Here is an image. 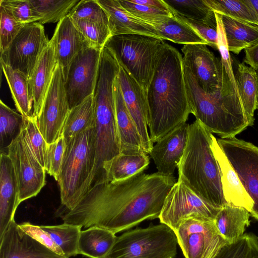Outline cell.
<instances>
[{
	"instance_id": "6da1fadb",
	"label": "cell",
	"mask_w": 258,
	"mask_h": 258,
	"mask_svg": "<svg viewBox=\"0 0 258 258\" xmlns=\"http://www.w3.org/2000/svg\"><path fill=\"white\" fill-rule=\"evenodd\" d=\"M173 176L139 173L92 185L71 210L57 213L63 223L98 227L114 234L146 220L159 218L165 198L176 182Z\"/></svg>"
},
{
	"instance_id": "7a4b0ae2",
	"label": "cell",
	"mask_w": 258,
	"mask_h": 258,
	"mask_svg": "<svg viewBox=\"0 0 258 258\" xmlns=\"http://www.w3.org/2000/svg\"><path fill=\"white\" fill-rule=\"evenodd\" d=\"M218 50L223 66V82L216 91L206 93L183 63L186 90L192 113L210 133L220 138L235 137L248 126L223 35L218 38Z\"/></svg>"
},
{
	"instance_id": "3957f363",
	"label": "cell",
	"mask_w": 258,
	"mask_h": 258,
	"mask_svg": "<svg viewBox=\"0 0 258 258\" xmlns=\"http://www.w3.org/2000/svg\"><path fill=\"white\" fill-rule=\"evenodd\" d=\"M148 126L153 143L185 123L191 110L187 95L182 56L173 46L162 45L146 90Z\"/></svg>"
},
{
	"instance_id": "277c9868",
	"label": "cell",
	"mask_w": 258,
	"mask_h": 258,
	"mask_svg": "<svg viewBox=\"0 0 258 258\" xmlns=\"http://www.w3.org/2000/svg\"><path fill=\"white\" fill-rule=\"evenodd\" d=\"M212 134L197 120L189 125L186 145L177 167V180L208 204L221 209L227 203L211 147Z\"/></svg>"
},
{
	"instance_id": "5b68a950",
	"label": "cell",
	"mask_w": 258,
	"mask_h": 258,
	"mask_svg": "<svg viewBox=\"0 0 258 258\" xmlns=\"http://www.w3.org/2000/svg\"><path fill=\"white\" fill-rule=\"evenodd\" d=\"M118 72V68L112 64L102 63L100 66L93 98L95 162L91 186L106 182L104 163L121 153L114 93V81Z\"/></svg>"
},
{
	"instance_id": "8992f818",
	"label": "cell",
	"mask_w": 258,
	"mask_h": 258,
	"mask_svg": "<svg viewBox=\"0 0 258 258\" xmlns=\"http://www.w3.org/2000/svg\"><path fill=\"white\" fill-rule=\"evenodd\" d=\"M95 162L94 127L66 143L57 180L63 210L73 209L90 188Z\"/></svg>"
},
{
	"instance_id": "52a82bcc",
	"label": "cell",
	"mask_w": 258,
	"mask_h": 258,
	"mask_svg": "<svg viewBox=\"0 0 258 258\" xmlns=\"http://www.w3.org/2000/svg\"><path fill=\"white\" fill-rule=\"evenodd\" d=\"M164 43L153 36L125 34L110 36L104 47L146 91Z\"/></svg>"
},
{
	"instance_id": "ba28073f",
	"label": "cell",
	"mask_w": 258,
	"mask_h": 258,
	"mask_svg": "<svg viewBox=\"0 0 258 258\" xmlns=\"http://www.w3.org/2000/svg\"><path fill=\"white\" fill-rule=\"evenodd\" d=\"M177 244L175 232L169 226L150 225L117 236L107 258H174Z\"/></svg>"
},
{
	"instance_id": "9c48e42d",
	"label": "cell",
	"mask_w": 258,
	"mask_h": 258,
	"mask_svg": "<svg viewBox=\"0 0 258 258\" xmlns=\"http://www.w3.org/2000/svg\"><path fill=\"white\" fill-rule=\"evenodd\" d=\"M220 210L204 201L177 180L165 198L159 219L161 223L175 232L183 220L191 217L214 222Z\"/></svg>"
},
{
	"instance_id": "30bf717a",
	"label": "cell",
	"mask_w": 258,
	"mask_h": 258,
	"mask_svg": "<svg viewBox=\"0 0 258 258\" xmlns=\"http://www.w3.org/2000/svg\"><path fill=\"white\" fill-rule=\"evenodd\" d=\"M49 42L42 24H26L1 53L0 61L22 72L29 79Z\"/></svg>"
},
{
	"instance_id": "8fae6325",
	"label": "cell",
	"mask_w": 258,
	"mask_h": 258,
	"mask_svg": "<svg viewBox=\"0 0 258 258\" xmlns=\"http://www.w3.org/2000/svg\"><path fill=\"white\" fill-rule=\"evenodd\" d=\"M175 233L185 258H214L228 243L214 222L201 218L183 220Z\"/></svg>"
},
{
	"instance_id": "7c38bea8",
	"label": "cell",
	"mask_w": 258,
	"mask_h": 258,
	"mask_svg": "<svg viewBox=\"0 0 258 258\" xmlns=\"http://www.w3.org/2000/svg\"><path fill=\"white\" fill-rule=\"evenodd\" d=\"M102 49L89 47L79 52L70 63L64 88L70 109L94 95Z\"/></svg>"
},
{
	"instance_id": "4fadbf2b",
	"label": "cell",
	"mask_w": 258,
	"mask_h": 258,
	"mask_svg": "<svg viewBox=\"0 0 258 258\" xmlns=\"http://www.w3.org/2000/svg\"><path fill=\"white\" fill-rule=\"evenodd\" d=\"M217 140L253 201L249 213L258 221V147L235 137Z\"/></svg>"
},
{
	"instance_id": "5bb4252c",
	"label": "cell",
	"mask_w": 258,
	"mask_h": 258,
	"mask_svg": "<svg viewBox=\"0 0 258 258\" xmlns=\"http://www.w3.org/2000/svg\"><path fill=\"white\" fill-rule=\"evenodd\" d=\"M17 179L19 202L36 196L45 184V172L25 141L22 133L7 148Z\"/></svg>"
},
{
	"instance_id": "9a60e30c",
	"label": "cell",
	"mask_w": 258,
	"mask_h": 258,
	"mask_svg": "<svg viewBox=\"0 0 258 258\" xmlns=\"http://www.w3.org/2000/svg\"><path fill=\"white\" fill-rule=\"evenodd\" d=\"M64 85L62 71L57 63L41 112L36 118L38 128L47 144L54 142L62 136L70 110Z\"/></svg>"
},
{
	"instance_id": "2e32d148",
	"label": "cell",
	"mask_w": 258,
	"mask_h": 258,
	"mask_svg": "<svg viewBox=\"0 0 258 258\" xmlns=\"http://www.w3.org/2000/svg\"><path fill=\"white\" fill-rule=\"evenodd\" d=\"M181 51L183 63L206 93H212L221 88L223 78L222 61L215 56L207 45H184Z\"/></svg>"
},
{
	"instance_id": "e0dca14e",
	"label": "cell",
	"mask_w": 258,
	"mask_h": 258,
	"mask_svg": "<svg viewBox=\"0 0 258 258\" xmlns=\"http://www.w3.org/2000/svg\"><path fill=\"white\" fill-rule=\"evenodd\" d=\"M117 76L125 106L141 136L144 149L148 154L153 143L148 131V104L145 90L123 67Z\"/></svg>"
},
{
	"instance_id": "ac0fdd59",
	"label": "cell",
	"mask_w": 258,
	"mask_h": 258,
	"mask_svg": "<svg viewBox=\"0 0 258 258\" xmlns=\"http://www.w3.org/2000/svg\"><path fill=\"white\" fill-rule=\"evenodd\" d=\"M189 125L186 122L180 124L153 146L149 154L158 172L165 175L173 176L186 145Z\"/></svg>"
},
{
	"instance_id": "d6986e66",
	"label": "cell",
	"mask_w": 258,
	"mask_h": 258,
	"mask_svg": "<svg viewBox=\"0 0 258 258\" xmlns=\"http://www.w3.org/2000/svg\"><path fill=\"white\" fill-rule=\"evenodd\" d=\"M0 258H67L52 251L21 229L13 220L0 237Z\"/></svg>"
},
{
	"instance_id": "ffe728a7",
	"label": "cell",
	"mask_w": 258,
	"mask_h": 258,
	"mask_svg": "<svg viewBox=\"0 0 258 258\" xmlns=\"http://www.w3.org/2000/svg\"><path fill=\"white\" fill-rule=\"evenodd\" d=\"M50 40L65 81L73 59L81 51L90 47V45L68 15L57 23Z\"/></svg>"
},
{
	"instance_id": "44dd1931",
	"label": "cell",
	"mask_w": 258,
	"mask_h": 258,
	"mask_svg": "<svg viewBox=\"0 0 258 258\" xmlns=\"http://www.w3.org/2000/svg\"><path fill=\"white\" fill-rule=\"evenodd\" d=\"M211 147L219 166L222 189L226 203L243 207L250 213L253 201L213 134Z\"/></svg>"
},
{
	"instance_id": "7402d4cb",
	"label": "cell",
	"mask_w": 258,
	"mask_h": 258,
	"mask_svg": "<svg viewBox=\"0 0 258 258\" xmlns=\"http://www.w3.org/2000/svg\"><path fill=\"white\" fill-rule=\"evenodd\" d=\"M0 237L14 220L19 205L17 179L12 161L7 152L0 155Z\"/></svg>"
},
{
	"instance_id": "603a6c76",
	"label": "cell",
	"mask_w": 258,
	"mask_h": 258,
	"mask_svg": "<svg viewBox=\"0 0 258 258\" xmlns=\"http://www.w3.org/2000/svg\"><path fill=\"white\" fill-rule=\"evenodd\" d=\"M57 64L51 40L41 54L32 75L28 79L29 90L33 100L32 117L37 118Z\"/></svg>"
},
{
	"instance_id": "cb8c5ba5",
	"label": "cell",
	"mask_w": 258,
	"mask_h": 258,
	"mask_svg": "<svg viewBox=\"0 0 258 258\" xmlns=\"http://www.w3.org/2000/svg\"><path fill=\"white\" fill-rule=\"evenodd\" d=\"M97 1L108 16V27L111 36L138 34L160 38L152 25L137 18L126 11L118 0Z\"/></svg>"
},
{
	"instance_id": "d4e9b609",
	"label": "cell",
	"mask_w": 258,
	"mask_h": 258,
	"mask_svg": "<svg viewBox=\"0 0 258 258\" xmlns=\"http://www.w3.org/2000/svg\"><path fill=\"white\" fill-rule=\"evenodd\" d=\"M114 93L121 153L145 152L137 127L124 103L117 76L114 83Z\"/></svg>"
},
{
	"instance_id": "484cf974",
	"label": "cell",
	"mask_w": 258,
	"mask_h": 258,
	"mask_svg": "<svg viewBox=\"0 0 258 258\" xmlns=\"http://www.w3.org/2000/svg\"><path fill=\"white\" fill-rule=\"evenodd\" d=\"M149 162V157L144 152L120 153L104 163L103 169L106 182L125 179L144 172Z\"/></svg>"
},
{
	"instance_id": "4316f807",
	"label": "cell",
	"mask_w": 258,
	"mask_h": 258,
	"mask_svg": "<svg viewBox=\"0 0 258 258\" xmlns=\"http://www.w3.org/2000/svg\"><path fill=\"white\" fill-rule=\"evenodd\" d=\"M219 15L229 52L238 54L258 43V26Z\"/></svg>"
},
{
	"instance_id": "83f0119b",
	"label": "cell",
	"mask_w": 258,
	"mask_h": 258,
	"mask_svg": "<svg viewBox=\"0 0 258 258\" xmlns=\"http://www.w3.org/2000/svg\"><path fill=\"white\" fill-rule=\"evenodd\" d=\"M250 215L245 208L227 204L221 209L214 222L222 237L231 243L244 234L250 224Z\"/></svg>"
},
{
	"instance_id": "f1b7e54d",
	"label": "cell",
	"mask_w": 258,
	"mask_h": 258,
	"mask_svg": "<svg viewBox=\"0 0 258 258\" xmlns=\"http://www.w3.org/2000/svg\"><path fill=\"white\" fill-rule=\"evenodd\" d=\"M116 237L111 231L98 227L82 230L78 243V254L90 258H107Z\"/></svg>"
},
{
	"instance_id": "f546056e",
	"label": "cell",
	"mask_w": 258,
	"mask_h": 258,
	"mask_svg": "<svg viewBox=\"0 0 258 258\" xmlns=\"http://www.w3.org/2000/svg\"><path fill=\"white\" fill-rule=\"evenodd\" d=\"M248 126L254 124L256 109L258 81L256 71L244 62L238 63L234 73Z\"/></svg>"
},
{
	"instance_id": "4dcf8cb0",
	"label": "cell",
	"mask_w": 258,
	"mask_h": 258,
	"mask_svg": "<svg viewBox=\"0 0 258 258\" xmlns=\"http://www.w3.org/2000/svg\"><path fill=\"white\" fill-rule=\"evenodd\" d=\"M0 62L17 110L24 118L32 116L33 100L29 90L28 78L19 71Z\"/></svg>"
},
{
	"instance_id": "1f68e13d",
	"label": "cell",
	"mask_w": 258,
	"mask_h": 258,
	"mask_svg": "<svg viewBox=\"0 0 258 258\" xmlns=\"http://www.w3.org/2000/svg\"><path fill=\"white\" fill-rule=\"evenodd\" d=\"M173 15L217 27L215 13L205 0H164Z\"/></svg>"
},
{
	"instance_id": "d6a6232c",
	"label": "cell",
	"mask_w": 258,
	"mask_h": 258,
	"mask_svg": "<svg viewBox=\"0 0 258 258\" xmlns=\"http://www.w3.org/2000/svg\"><path fill=\"white\" fill-rule=\"evenodd\" d=\"M152 26L162 40L184 45L204 44L208 45L189 25L174 16Z\"/></svg>"
},
{
	"instance_id": "836d02e7",
	"label": "cell",
	"mask_w": 258,
	"mask_h": 258,
	"mask_svg": "<svg viewBox=\"0 0 258 258\" xmlns=\"http://www.w3.org/2000/svg\"><path fill=\"white\" fill-rule=\"evenodd\" d=\"M93 95L70 109L66 119L62 135L66 143L80 133L94 127Z\"/></svg>"
},
{
	"instance_id": "e575fe53",
	"label": "cell",
	"mask_w": 258,
	"mask_h": 258,
	"mask_svg": "<svg viewBox=\"0 0 258 258\" xmlns=\"http://www.w3.org/2000/svg\"><path fill=\"white\" fill-rule=\"evenodd\" d=\"M67 258L78 254V243L82 227L63 223L56 225H41Z\"/></svg>"
},
{
	"instance_id": "d590c367",
	"label": "cell",
	"mask_w": 258,
	"mask_h": 258,
	"mask_svg": "<svg viewBox=\"0 0 258 258\" xmlns=\"http://www.w3.org/2000/svg\"><path fill=\"white\" fill-rule=\"evenodd\" d=\"M217 14L258 26V17L249 0H205Z\"/></svg>"
},
{
	"instance_id": "8d00e7d4",
	"label": "cell",
	"mask_w": 258,
	"mask_h": 258,
	"mask_svg": "<svg viewBox=\"0 0 258 258\" xmlns=\"http://www.w3.org/2000/svg\"><path fill=\"white\" fill-rule=\"evenodd\" d=\"M41 24L59 22L80 2L78 0H30Z\"/></svg>"
},
{
	"instance_id": "74e56055",
	"label": "cell",
	"mask_w": 258,
	"mask_h": 258,
	"mask_svg": "<svg viewBox=\"0 0 258 258\" xmlns=\"http://www.w3.org/2000/svg\"><path fill=\"white\" fill-rule=\"evenodd\" d=\"M24 117L0 100V147L5 150L19 134Z\"/></svg>"
},
{
	"instance_id": "f35d334b",
	"label": "cell",
	"mask_w": 258,
	"mask_h": 258,
	"mask_svg": "<svg viewBox=\"0 0 258 258\" xmlns=\"http://www.w3.org/2000/svg\"><path fill=\"white\" fill-rule=\"evenodd\" d=\"M214 258H258V237L244 233L236 241L225 244Z\"/></svg>"
},
{
	"instance_id": "ab89813d",
	"label": "cell",
	"mask_w": 258,
	"mask_h": 258,
	"mask_svg": "<svg viewBox=\"0 0 258 258\" xmlns=\"http://www.w3.org/2000/svg\"><path fill=\"white\" fill-rule=\"evenodd\" d=\"M21 132L35 158L44 168L48 144L38 128L36 118L32 116L24 118Z\"/></svg>"
},
{
	"instance_id": "60d3db41",
	"label": "cell",
	"mask_w": 258,
	"mask_h": 258,
	"mask_svg": "<svg viewBox=\"0 0 258 258\" xmlns=\"http://www.w3.org/2000/svg\"><path fill=\"white\" fill-rule=\"evenodd\" d=\"M71 20L87 41L90 47L102 49L111 36L108 25L106 24L86 20Z\"/></svg>"
},
{
	"instance_id": "b9f144b4",
	"label": "cell",
	"mask_w": 258,
	"mask_h": 258,
	"mask_svg": "<svg viewBox=\"0 0 258 258\" xmlns=\"http://www.w3.org/2000/svg\"><path fill=\"white\" fill-rule=\"evenodd\" d=\"M128 12L143 22L153 25L161 23L173 15L170 10H163L145 5L135 3L132 0H118Z\"/></svg>"
},
{
	"instance_id": "7bdbcfd3",
	"label": "cell",
	"mask_w": 258,
	"mask_h": 258,
	"mask_svg": "<svg viewBox=\"0 0 258 258\" xmlns=\"http://www.w3.org/2000/svg\"><path fill=\"white\" fill-rule=\"evenodd\" d=\"M68 16L72 20H81L108 25V17L97 0H81Z\"/></svg>"
},
{
	"instance_id": "ee69618b",
	"label": "cell",
	"mask_w": 258,
	"mask_h": 258,
	"mask_svg": "<svg viewBox=\"0 0 258 258\" xmlns=\"http://www.w3.org/2000/svg\"><path fill=\"white\" fill-rule=\"evenodd\" d=\"M0 6L5 8L21 24L26 25L39 21L30 0H1Z\"/></svg>"
},
{
	"instance_id": "f6af8a7d",
	"label": "cell",
	"mask_w": 258,
	"mask_h": 258,
	"mask_svg": "<svg viewBox=\"0 0 258 258\" xmlns=\"http://www.w3.org/2000/svg\"><path fill=\"white\" fill-rule=\"evenodd\" d=\"M66 147V141L62 135L54 142L47 145L44 169L56 181L61 169Z\"/></svg>"
},
{
	"instance_id": "bcb514c9",
	"label": "cell",
	"mask_w": 258,
	"mask_h": 258,
	"mask_svg": "<svg viewBox=\"0 0 258 258\" xmlns=\"http://www.w3.org/2000/svg\"><path fill=\"white\" fill-rule=\"evenodd\" d=\"M1 53L6 50L25 25L17 22L9 12L0 6Z\"/></svg>"
},
{
	"instance_id": "7dc6e473",
	"label": "cell",
	"mask_w": 258,
	"mask_h": 258,
	"mask_svg": "<svg viewBox=\"0 0 258 258\" xmlns=\"http://www.w3.org/2000/svg\"><path fill=\"white\" fill-rule=\"evenodd\" d=\"M19 228L26 234L45 246L56 253L65 257L62 250L54 242L48 233L40 226L29 222H23L18 224Z\"/></svg>"
},
{
	"instance_id": "c3c4849f",
	"label": "cell",
	"mask_w": 258,
	"mask_h": 258,
	"mask_svg": "<svg viewBox=\"0 0 258 258\" xmlns=\"http://www.w3.org/2000/svg\"><path fill=\"white\" fill-rule=\"evenodd\" d=\"M179 19L189 25L207 43L208 45L215 49H218V25L217 27H215L202 22L181 18Z\"/></svg>"
},
{
	"instance_id": "681fc988",
	"label": "cell",
	"mask_w": 258,
	"mask_h": 258,
	"mask_svg": "<svg viewBox=\"0 0 258 258\" xmlns=\"http://www.w3.org/2000/svg\"><path fill=\"white\" fill-rule=\"evenodd\" d=\"M243 62L258 71V43L244 49Z\"/></svg>"
},
{
	"instance_id": "f907efd6",
	"label": "cell",
	"mask_w": 258,
	"mask_h": 258,
	"mask_svg": "<svg viewBox=\"0 0 258 258\" xmlns=\"http://www.w3.org/2000/svg\"><path fill=\"white\" fill-rule=\"evenodd\" d=\"M133 2L163 10H170L164 0H132Z\"/></svg>"
},
{
	"instance_id": "816d5d0a",
	"label": "cell",
	"mask_w": 258,
	"mask_h": 258,
	"mask_svg": "<svg viewBox=\"0 0 258 258\" xmlns=\"http://www.w3.org/2000/svg\"><path fill=\"white\" fill-rule=\"evenodd\" d=\"M258 17V0H249Z\"/></svg>"
},
{
	"instance_id": "f5cc1de1",
	"label": "cell",
	"mask_w": 258,
	"mask_h": 258,
	"mask_svg": "<svg viewBox=\"0 0 258 258\" xmlns=\"http://www.w3.org/2000/svg\"><path fill=\"white\" fill-rule=\"evenodd\" d=\"M257 77V81H258V71H256ZM256 109L258 110V92H257V105H256Z\"/></svg>"
}]
</instances>
